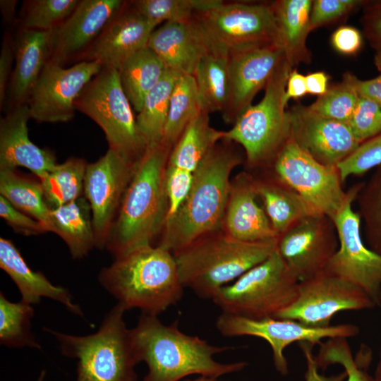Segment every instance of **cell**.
<instances>
[{
	"instance_id": "cell-21",
	"label": "cell",
	"mask_w": 381,
	"mask_h": 381,
	"mask_svg": "<svg viewBox=\"0 0 381 381\" xmlns=\"http://www.w3.org/2000/svg\"><path fill=\"white\" fill-rule=\"evenodd\" d=\"M124 1L81 0L71 16L52 31L49 61L65 66L95 41Z\"/></svg>"
},
{
	"instance_id": "cell-50",
	"label": "cell",
	"mask_w": 381,
	"mask_h": 381,
	"mask_svg": "<svg viewBox=\"0 0 381 381\" xmlns=\"http://www.w3.org/2000/svg\"><path fill=\"white\" fill-rule=\"evenodd\" d=\"M333 48L344 55H355L362 47L363 35L356 28L351 25L339 27L331 36Z\"/></svg>"
},
{
	"instance_id": "cell-19",
	"label": "cell",
	"mask_w": 381,
	"mask_h": 381,
	"mask_svg": "<svg viewBox=\"0 0 381 381\" xmlns=\"http://www.w3.org/2000/svg\"><path fill=\"white\" fill-rule=\"evenodd\" d=\"M290 137L322 164L337 167L361 144L347 123L324 117L300 103L289 110Z\"/></svg>"
},
{
	"instance_id": "cell-48",
	"label": "cell",
	"mask_w": 381,
	"mask_h": 381,
	"mask_svg": "<svg viewBox=\"0 0 381 381\" xmlns=\"http://www.w3.org/2000/svg\"><path fill=\"white\" fill-rule=\"evenodd\" d=\"M14 60L13 36L11 31H6L4 35L0 53V108L1 111L6 104Z\"/></svg>"
},
{
	"instance_id": "cell-58",
	"label": "cell",
	"mask_w": 381,
	"mask_h": 381,
	"mask_svg": "<svg viewBox=\"0 0 381 381\" xmlns=\"http://www.w3.org/2000/svg\"><path fill=\"white\" fill-rule=\"evenodd\" d=\"M185 381H224V380H220L218 379V377L200 375V377H199L198 378H196L194 380H187Z\"/></svg>"
},
{
	"instance_id": "cell-22",
	"label": "cell",
	"mask_w": 381,
	"mask_h": 381,
	"mask_svg": "<svg viewBox=\"0 0 381 381\" xmlns=\"http://www.w3.org/2000/svg\"><path fill=\"white\" fill-rule=\"evenodd\" d=\"M217 45L197 16L186 23H163L152 32L147 44L167 69L191 75L200 60Z\"/></svg>"
},
{
	"instance_id": "cell-35",
	"label": "cell",
	"mask_w": 381,
	"mask_h": 381,
	"mask_svg": "<svg viewBox=\"0 0 381 381\" xmlns=\"http://www.w3.org/2000/svg\"><path fill=\"white\" fill-rule=\"evenodd\" d=\"M87 163L71 157L57 164L40 179L44 200L50 210L75 200L83 195L84 179Z\"/></svg>"
},
{
	"instance_id": "cell-60",
	"label": "cell",
	"mask_w": 381,
	"mask_h": 381,
	"mask_svg": "<svg viewBox=\"0 0 381 381\" xmlns=\"http://www.w3.org/2000/svg\"><path fill=\"white\" fill-rule=\"evenodd\" d=\"M380 304L381 305V292H380Z\"/></svg>"
},
{
	"instance_id": "cell-23",
	"label": "cell",
	"mask_w": 381,
	"mask_h": 381,
	"mask_svg": "<svg viewBox=\"0 0 381 381\" xmlns=\"http://www.w3.org/2000/svg\"><path fill=\"white\" fill-rule=\"evenodd\" d=\"M258 197L253 176L243 171L231 180L222 231L241 241L257 242L279 238Z\"/></svg>"
},
{
	"instance_id": "cell-5",
	"label": "cell",
	"mask_w": 381,
	"mask_h": 381,
	"mask_svg": "<svg viewBox=\"0 0 381 381\" xmlns=\"http://www.w3.org/2000/svg\"><path fill=\"white\" fill-rule=\"evenodd\" d=\"M278 239L241 241L222 230L206 235L174 253L181 284L212 300L220 288L268 258L277 250Z\"/></svg>"
},
{
	"instance_id": "cell-36",
	"label": "cell",
	"mask_w": 381,
	"mask_h": 381,
	"mask_svg": "<svg viewBox=\"0 0 381 381\" xmlns=\"http://www.w3.org/2000/svg\"><path fill=\"white\" fill-rule=\"evenodd\" d=\"M200 111L193 75H180L171 95L162 143L172 149L186 128Z\"/></svg>"
},
{
	"instance_id": "cell-28",
	"label": "cell",
	"mask_w": 381,
	"mask_h": 381,
	"mask_svg": "<svg viewBox=\"0 0 381 381\" xmlns=\"http://www.w3.org/2000/svg\"><path fill=\"white\" fill-rule=\"evenodd\" d=\"M253 180L258 197L263 202L272 228L279 236L303 218L318 214L296 191L272 176H253Z\"/></svg>"
},
{
	"instance_id": "cell-39",
	"label": "cell",
	"mask_w": 381,
	"mask_h": 381,
	"mask_svg": "<svg viewBox=\"0 0 381 381\" xmlns=\"http://www.w3.org/2000/svg\"><path fill=\"white\" fill-rule=\"evenodd\" d=\"M78 0H27L17 20L19 28L49 32L55 30L73 12Z\"/></svg>"
},
{
	"instance_id": "cell-4",
	"label": "cell",
	"mask_w": 381,
	"mask_h": 381,
	"mask_svg": "<svg viewBox=\"0 0 381 381\" xmlns=\"http://www.w3.org/2000/svg\"><path fill=\"white\" fill-rule=\"evenodd\" d=\"M101 286L126 310L158 315L182 298L183 289L174 254L145 245L115 258L101 270Z\"/></svg>"
},
{
	"instance_id": "cell-54",
	"label": "cell",
	"mask_w": 381,
	"mask_h": 381,
	"mask_svg": "<svg viewBox=\"0 0 381 381\" xmlns=\"http://www.w3.org/2000/svg\"><path fill=\"white\" fill-rule=\"evenodd\" d=\"M329 76L323 71H318L306 75V84L308 94L321 96L324 95L328 86Z\"/></svg>"
},
{
	"instance_id": "cell-11",
	"label": "cell",
	"mask_w": 381,
	"mask_h": 381,
	"mask_svg": "<svg viewBox=\"0 0 381 381\" xmlns=\"http://www.w3.org/2000/svg\"><path fill=\"white\" fill-rule=\"evenodd\" d=\"M363 183H358L347 190L343 205L330 218L337 230L339 247L325 272L356 285L380 306L381 257L364 243L361 218L352 207Z\"/></svg>"
},
{
	"instance_id": "cell-2",
	"label": "cell",
	"mask_w": 381,
	"mask_h": 381,
	"mask_svg": "<svg viewBox=\"0 0 381 381\" xmlns=\"http://www.w3.org/2000/svg\"><path fill=\"white\" fill-rule=\"evenodd\" d=\"M133 347L148 372L143 381H179L190 375L219 377L243 370L246 362L222 363L214 356L232 348L209 344L181 332L176 321L169 325L157 315L142 313L131 329Z\"/></svg>"
},
{
	"instance_id": "cell-13",
	"label": "cell",
	"mask_w": 381,
	"mask_h": 381,
	"mask_svg": "<svg viewBox=\"0 0 381 381\" xmlns=\"http://www.w3.org/2000/svg\"><path fill=\"white\" fill-rule=\"evenodd\" d=\"M138 160L109 147L99 159L87 164L83 195L90 206L97 248L106 247Z\"/></svg>"
},
{
	"instance_id": "cell-26",
	"label": "cell",
	"mask_w": 381,
	"mask_h": 381,
	"mask_svg": "<svg viewBox=\"0 0 381 381\" xmlns=\"http://www.w3.org/2000/svg\"><path fill=\"white\" fill-rule=\"evenodd\" d=\"M0 267L18 287L22 301L32 306L38 304L42 298H48L83 317L82 308L74 303L68 289L53 284L42 272L32 270L13 242L3 237L0 238Z\"/></svg>"
},
{
	"instance_id": "cell-24",
	"label": "cell",
	"mask_w": 381,
	"mask_h": 381,
	"mask_svg": "<svg viewBox=\"0 0 381 381\" xmlns=\"http://www.w3.org/2000/svg\"><path fill=\"white\" fill-rule=\"evenodd\" d=\"M31 119L29 107L24 104L7 111L0 120V169L25 167L39 180L56 164L54 155L39 147L28 136Z\"/></svg>"
},
{
	"instance_id": "cell-17",
	"label": "cell",
	"mask_w": 381,
	"mask_h": 381,
	"mask_svg": "<svg viewBox=\"0 0 381 381\" xmlns=\"http://www.w3.org/2000/svg\"><path fill=\"white\" fill-rule=\"evenodd\" d=\"M338 247L335 226L323 214L303 218L281 234L277 243V251L298 282L324 272Z\"/></svg>"
},
{
	"instance_id": "cell-32",
	"label": "cell",
	"mask_w": 381,
	"mask_h": 381,
	"mask_svg": "<svg viewBox=\"0 0 381 381\" xmlns=\"http://www.w3.org/2000/svg\"><path fill=\"white\" fill-rule=\"evenodd\" d=\"M224 134L210 126L209 114L201 110L172 147L167 164L193 173Z\"/></svg>"
},
{
	"instance_id": "cell-6",
	"label": "cell",
	"mask_w": 381,
	"mask_h": 381,
	"mask_svg": "<svg viewBox=\"0 0 381 381\" xmlns=\"http://www.w3.org/2000/svg\"><path fill=\"white\" fill-rule=\"evenodd\" d=\"M117 303L104 316L98 330L78 336L44 328L56 339L61 352L77 361L76 381H138L139 363L123 315Z\"/></svg>"
},
{
	"instance_id": "cell-49",
	"label": "cell",
	"mask_w": 381,
	"mask_h": 381,
	"mask_svg": "<svg viewBox=\"0 0 381 381\" xmlns=\"http://www.w3.org/2000/svg\"><path fill=\"white\" fill-rule=\"evenodd\" d=\"M361 23L370 45L375 50L381 49V0L366 1Z\"/></svg>"
},
{
	"instance_id": "cell-18",
	"label": "cell",
	"mask_w": 381,
	"mask_h": 381,
	"mask_svg": "<svg viewBox=\"0 0 381 381\" xmlns=\"http://www.w3.org/2000/svg\"><path fill=\"white\" fill-rule=\"evenodd\" d=\"M285 59L283 50L274 42L229 52V95L222 113L226 123L233 124L252 105Z\"/></svg>"
},
{
	"instance_id": "cell-20",
	"label": "cell",
	"mask_w": 381,
	"mask_h": 381,
	"mask_svg": "<svg viewBox=\"0 0 381 381\" xmlns=\"http://www.w3.org/2000/svg\"><path fill=\"white\" fill-rule=\"evenodd\" d=\"M157 26L143 17L130 1H124L119 10L100 34L75 60L95 61L102 68L118 70L123 61L147 47Z\"/></svg>"
},
{
	"instance_id": "cell-40",
	"label": "cell",
	"mask_w": 381,
	"mask_h": 381,
	"mask_svg": "<svg viewBox=\"0 0 381 381\" xmlns=\"http://www.w3.org/2000/svg\"><path fill=\"white\" fill-rule=\"evenodd\" d=\"M356 200L368 247L381 257V165L364 182Z\"/></svg>"
},
{
	"instance_id": "cell-8",
	"label": "cell",
	"mask_w": 381,
	"mask_h": 381,
	"mask_svg": "<svg viewBox=\"0 0 381 381\" xmlns=\"http://www.w3.org/2000/svg\"><path fill=\"white\" fill-rule=\"evenodd\" d=\"M298 284L277 248L265 260L220 288L212 301L222 313L260 320L289 306L296 297Z\"/></svg>"
},
{
	"instance_id": "cell-47",
	"label": "cell",
	"mask_w": 381,
	"mask_h": 381,
	"mask_svg": "<svg viewBox=\"0 0 381 381\" xmlns=\"http://www.w3.org/2000/svg\"><path fill=\"white\" fill-rule=\"evenodd\" d=\"M0 216L14 231L25 236H37L47 232L37 220L18 210L0 195Z\"/></svg>"
},
{
	"instance_id": "cell-52",
	"label": "cell",
	"mask_w": 381,
	"mask_h": 381,
	"mask_svg": "<svg viewBox=\"0 0 381 381\" xmlns=\"http://www.w3.org/2000/svg\"><path fill=\"white\" fill-rule=\"evenodd\" d=\"M306 361L307 370L305 374L306 381H344L346 379L347 373L344 370L339 374L325 376L318 371L315 356L313 353V345L308 342L299 343Z\"/></svg>"
},
{
	"instance_id": "cell-44",
	"label": "cell",
	"mask_w": 381,
	"mask_h": 381,
	"mask_svg": "<svg viewBox=\"0 0 381 381\" xmlns=\"http://www.w3.org/2000/svg\"><path fill=\"white\" fill-rule=\"evenodd\" d=\"M347 124L361 143L381 133V107L373 100L360 96Z\"/></svg>"
},
{
	"instance_id": "cell-57",
	"label": "cell",
	"mask_w": 381,
	"mask_h": 381,
	"mask_svg": "<svg viewBox=\"0 0 381 381\" xmlns=\"http://www.w3.org/2000/svg\"><path fill=\"white\" fill-rule=\"evenodd\" d=\"M374 64L380 73H381V49H375L374 54Z\"/></svg>"
},
{
	"instance_id": "cell-7",
	"label": "cell",
	"mask_w": 381,
	"mask_h": 381,
	"mask_svg": "<svg viewBox=\"0 0 381 381\" xmlns=\"http://www.w3.org/2000/svg\"><path fill=\"white\" fill-rule=\"evenodd\" d=\"M292 69L286 59L269 80L260 102L247 108L224 131L223 139L242 146L250 169L266 166L290 135L284 96Z\"/></svg>"
},
{
	"instance_id": "cell-16",
	"label": "cell",
	"mask_w": 381,
	"mask_h": 381,
	"mask_svg": "<svg viewBox=\"0 0 381 381\" xmlns=\"http://www.w3.org/2000/svg\"><path fill=\"white\" fill-rule=\"evenodd\" d=\"M102 68L95 61H80L69 67L48 61L27 102L31 119L42 123L71 121L76 99Z\"/></svg>"
},
{
	"instance_id": "cell-43",
	"label": "cell",
	"mask_w": 381,
	"mask_h": 381,
	"mask_svg": "<svg viewBox=\"0 0 381 381\" xmlns=\"http://www.w3.org/2000/svg\"><path fill=\"white\" fill-rule=\"evenodd\" d=\"M381 165V133L361 143L337 166L342 182L352 175L361 176Z\"/></svg>"
},
{
	"instance_id": "cell-12",
	"label": "cell",
	"mask_w": 381,
	"mask_h": 381,
	"mask_svg": "<svg viewBox=\"0 0 381 381\" xmlns=\"http://www.w3.org/2000/svg\"><path fill=\"white\" fill-rule=\"evenodd\" d=\"M377 305L361 288L326 272L298 282L297 295L273 318L327 327L339 312L372 309Z\"/></svg>"
},
{
	"instance_id": "cell-51",
	"label": "cell",
	"mask_w": 381,
	"mask_h": 381,
	"mask_svg": "<svg viewBox=\"0 0 381 381\" xmlns=\"http://www.w3.org/2000/svg\"><path fill=\"white\" fill-rule=\"evenodd\" d=\"M343 79L349 83L360 96L373 100L381 107V73L374 78L363 80L346 72Z\"/></svg>"
},
{
	"instance_id": "cell-41",
	"label": "cell",
	"mask_w": 381,
	"mask_h": 381,
	"mask_svg": "<svg viewBox=\"0 0 381 381\" xmlns=\"http://www.w3.org/2000/svg\"><path fill=\"white\" fill-rule=\"evenodd\" d=\"M359 95L345 80L328 87L327 92L318 97L310 108L320 115L348 123L357 103Z\"/></svg>"
},
{
	"instance_id": "cell-27",
	"label": "cell",
	"mask_w": 381,
	"mask_h": 381,
	"mask_svg": "<svg viewBox=\"0 0 381 381\" xmlns=\"http://www.w3.org/2000/svg\"><path fill=\"white\" fill-rule=\"evenodd\" d=\"M313 1L277 0L272 1L276 24V44L283 50L294 68L309 64L311 54L306 46L310 32V17Z\"/></svg>"
},
{
	"instance_id": "cell-45",
	"label": "cell",
	"mask_w": 381,
	"mask_h": 381,
	"mask_svg": "<svg viewBox=\"0 0 381 381\" xmlns=\"http://www.w3.org/2000/svg\"><path fill=\"white\" fill-rule=\"evenodd\" d=\"M193 181V173L167 165L164 175V186L168 202L166 222L175 216L184 202L191 188Z\"/></svg>"
},
{
	"instance_id": "cell-10",
	"label": "cell",
	"mask_w": 381,
	"mask_h": 381,
	"mask_svg": "<svg viewBox=\"0 0 381 381\" xmlns=\"http://www.w3.org/2000/svg\"><path fill=\"white\" fill-rule=\"evenodd\" d=\"M272 176L296 191L315 214L331 218L347 196L337 167L320 164L290 137L265 166Z\"/></svg>"
},
{
	"instance_id": "cell-55",
	"label": "cell",
	"mask_w": 381,
	"mask_h": 381,
	"mask_svg": "<svg viewBox=\"0 0 381 381\" xmlns=\"http://www.w3.org/2000/svg\"><path fill=\"white\" fill-rule=\"evenodd\" d=\"M18 1L16 0H1L0 10L2 20L6 25H11L17 23L16 18V7Z\"/></svg>"
},
{
	"instance_id": "cell-3",
	"label": "cell",
	"mask_w": 381,
	"mask_h": 381,
	"mask_svg": "<svg viewBox=\"0 0 381 381\" xmlns=\"http://www.w3.org/2000/svg\"><path fill=\"white\" fill-rule=\"evenodd\" d=\"M171 150L162 143L151 145L138 161L106 245L115 258L152 245L161 235L168 210L164 175Z\"/></svg>"
},
{
	"instance_id": "cell-9",
	"label": "cell",
	"mask_w": 381,
	"mask_h": 381,
	"mask_svg": "<svg viewBox=\"0 0 381 381\" xmlns=\"http://www.w3.org/2000/svg\"><path fill=\"white\" fill-rule=\"evenodd\" d=\"M75 107L102 128L109 148L134 160L143 156L147 147L138 133L133 108L116 69L102 68L85 86Z\"/></svg>"
},
{
	"instance_id": "cell-1",
	"label": "cell",
	"mask_w": 381,
	"mask_h": 381,
	"mask_svg": "<svg viewBox=\"0 0 381 381\" xmlns=\"http://www.w3.org/2000/svg\"><path fill=\"white\" fill-rule=\"evenodd\" d=\"M236 143L222 139L193 172L184 202L161 234L157 246L173 254L200 238L222 230L232 171L243 161Z\"/></svg>"
},
{
	"instance_id": "cell-59",
	"label": "cell",
	"mask_w": 381,
	"mask_h": 381,
	"mask_svg": "<svg viewBox=\"0 0 381 381\" xmlns=\"http://www.w3.org/2000/svg\"><path fill=\"white\" fill-rule=\"evenodd\" d=\"M44 376H45V371L43 370L40 373V375L37 379V381H44Z\"/></svg>"
},
{
	"instance_id": "cell-46",
	"label": "cell",
	"mask_w": 381,
	"mask_h": 381,
	"mask_svg": "<svg viewBox=\"0 0 381 381\" xmlns=\"http://www.w3.org/2000/svg\"><path fill=\"white\" fill-rule=\"evenodd\" d=\"M367 1L359 0H315L313 1L310 30H313L342 18Z\"/></svg>"
},
{
	"instance_id": "cell-25",
	"label": "cell",
	"mask_w": 381,
	"mask_h": 381,
	"mask_svg": "<svg viewBox=\"0 0 381 381\" xmlns=\"http://www.w3.org/2000/svg\"><path fill=\"white\" fill-rule=\"evenodd\" d=\"M52 31L18 28L13 36L15 67L6 106L8 110L27 104L30 92L50 56Z\"/></svg>"
},
{
	"instance_id": "cell-38",
	"label": "cell",
	"mask_w": 381,
	"mask_h": 381,
	"mask_svg": "<svg viewBox=\"0 0 381 381\" xmlns=\"http://www.w3.org/2000/svg\"><path fill=\"white\" fill-rule=\"evenodd\" d=\"M222 0H134L133 7L157 27L162 23H186Z\"/></svg>"
},
{
	"instance_id": "cell-14",
	"label": "cell",
	"mask_w": 381,
	"mask_h": 381,
	"mask_svg": "<svg viewBox=\"0 0 381 381\" xmlns=\"http://www.w3.org/2000/svg\"><path fill=\"white\" fill-rule=\"evenodd\" d=\"M215 325L225 337L252 336L265 340L271 346L274 367L282 375L289 372L284 351L290 344L308 342L314 346L325 338L348 339L359 333V328L353 324L313 327L292 320L273 317L253 320L226 313L217 317Z\"/></svg>"
},
{
	"instance_id": "cell-56",
	"label": "cell",
	"mask_w": 381,
	"mask_h": 381,
	"mask_svg": "<svg viewBox=\"0 0 381 381\" xmlns=\"http://www.w3.org/2000/svg\"><path fill=\"white\" fill-rule=\"evenodd\" d=\"M373 380L374 381H381V341L379 349L378 361L376 365Z\"/></svg>"
},
{
	"instance_id": "cell-15",
	"label": "cell",
	"mask_w": 381,
	"mask_h": 381,
	"mask_svg": "<svg viewBox=\"0 0 381 381\" xmlns=\"http://www.w3.org/2000/svg\"><path fill=\"white\" fill-rule=\"evenodd\" d=\"M210 37L229 52L276 43L272 2H228L197 16Z\"/></svg>"
},
{
	"instance_id": "cell-31",
	"label": "cell",
	"mask_w": 381,
	"mask_h": 381,
	"mask_svg": "<svg viewBox=\"0 0 381 381\" xmlns=\"http://www.w3.org/2000/svg\"><path fill=\"white\" fill-rule=\"evenodd\" d=\"M117 71L126 97L133 109L139 112L145 97L163 78L167 68L158 55L146 47L127 58Z\"/></svg>"
},
{
	"instance_id": "cell-53",
	"label": "cell",
	"mask_w": 381,
	"mask_h": 381,
	"mask_svg": "<svg viewBox=\"0 0 381 381\" xmlns=\"http://www.w3.org/2000/svg\"><path fill=\"white\" fill-rule=\"evenodd\" d=\"M308 94L306 84V75L298 73L296 68H294L289 73L285 93L284 96V102L287 106L290 99H298Z\"/></svg>"
},
{
	"instance_id": "cell-37",
	"label": "cell",
	"mask_w": 381,
	"mask_h": 381,
	"mask_svg": "<svg viewBox=\"0 0 381 381\" xmlns=\"http://www.w3.org/2000/svg\"><path fill=\"white\" fill-rule=\"evenodd\" d=\"M34 316L32 305L22 301L14 303L0 294V343L11 348L41 349L31 331Z\"/></svg>"
},
{
	"instance_id": "cell-42",
	"label": "cell",
	"mask_w": 381,
	"mask_h": 381,
	"mask_svg": "<svg viewBox=\"0 0 381 381\" xmlns=\"http://www.w3.org/2000/svg\"><path fill=\"white\" fill-rule=\"evenodd\" d=\"M315 356L319 368L325 369L332 364H340L347 373L346 381H374L353 357L347 339L334 337L319 344Z\"/></svg>"
},
{
	"instance_id": "cell-29",
	"label": "cell",
	"mask_w": 381,
	"mask_h": 381,
	"mask_svg": "<svg viewBox=\"0 0 381 381\" xmlns=\"http://www.w3.org/2000/svg\"><path fill=\"white\" fill-rule=\"evenodd\" d=\"M193 75L201 110L222 113L229 95V51L215 46L200 60Z\"/></svg>"
},
{
	"instance_id": "cell-34",
	"label": "cell",
	"mask_w": 381,
	"mask_h": 381,
	"mask_svg": "<svg viewBox=\"0 0 381 381\" xmlns=\"http://www.w3.org/2000/svg\"><path fill=\"white\" fill-rule=\"evenodd\" d=\"M179 75L167 69L163 78L145 97L136 116L138 133L147 147L162 141L171 95Z\"/></svg>"
},
{
	"instance_id": "cell-33",
	"label": "cell",
	"mask_w": 381,
	"mask_h": 381,
	"mask_svg": "<svg viewBox=\"0 0 381 381\" xmlns=\"http://www.w3.org/2000/svg\"><path fill=\"white\" fill-rule=\"evenodd\" d=\"M0 195L51 232V210L44 200L40 181L20 175L16 169H0Z\"/></svg>"
},
{
	"instance_id": "cell-30",
	"label": "cell",
	"mask_w": 381,
	"mask_h": 381,
	"mask_svg": "<svg viewBox=\"0 0 381 381\" xmlns=\"http://www.w3.org/2000/svg\"><path fill=\"white\" fill-rule=\"evenodd\" d=\"M52 231L67 245L74 259H81L95 247L92 212L84 195L51 210Z\"/></svg>"
}]
</instances>
